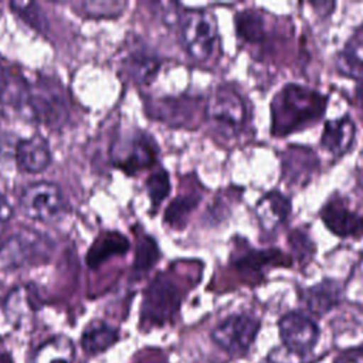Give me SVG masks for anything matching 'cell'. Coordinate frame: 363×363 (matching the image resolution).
<instances>
[{
    "label": "cell",
    "mask_w": 363,
    "mask_h": 363,
    "mask_svg": "<svg viewBox=\"0 0 363 363\" xmlns=\"http://www.w3.org/2000/svg\"><path fill=\"white\" fill-rule=\"evenodd\" d=\"M326 109V96L299 84H286L271 102V132L284 138L318 122Z\"/></svg>",
    "instance_id": "1"
},
{
    "label": "cell",
    "mask_w": 363,
    "mask_h": 363,
    "mask_svg": "<svg viewBox=\"0 0 363 363\" xmlns=\"http://www.w3.org/2000/svg\"><path fill=\"white\" fill-rule=\"evenodd\" d=\"M54 244L45 234L21 228L0 244V269L16 271L48 262Z\"/></svg>",
    "instance_id": "2"
},
{
    "label": "cell",
    "mask_w": 363,
    "mask_h": 363,
    "mask_svg": "<svg viewBox=\"0 0 363 363\" xmlns=\"http://www.w3.org/2000/svg\"><path fill=\"white\" fill-rule=\"evenodd\" d=\"M182 302L180 288L167 274H159L146 288L140 309L142 323L149 328L172 322Z\"/></svg>",
    "instance_id": "3"
},
{
    "label": "cell",
    "mask_w": 363,
    "mask_h": 363,
    "mask_svg": "<svg viewBox=\"0 0 363 363\" xmlns=\"http://www.w3.org/2000/svg\"><path fill=\"white\" fill-rule=\"evenodd\" d=\"M31 119L50 128L62 126L68 118L67 98L58 82L50 78H38L30 84Z\"/></svg>",
    "instance_id": "4"
},
{
    "label": "cell",
    "mask_w": 363,
    "mask_h": 363,
    "mask_svg": "<svg viewBox=\"0 0 363 363\" xmlns=\"http://www.w3.org/2000/svg\"><path fill=\"white\" fill-rule=\"evenodd\" d=\"M180 43L184 51L196 61L210 58L217 38V20L204 10L187 11L180 18Z\"/></svg>",
    "instance_id": "5"
},
{
    "label": "cell",
    "mask_w": 363,
    "mask_h": 363,
    "mask_svg": "<svg viewBox=\"0 0 363 363\" xmlns=\"http://www.w3.org/2000/svg\"><path fill=\"white\" fill-rule=\"evenodd\" d=\"M259 320L247 313H234L218 322L210 332L211 340L225 353L240 357L248 353L259 332Z\"/></svg>",
    "instance_id": "6"
},
{
    "label": "cell",
    "mask_w": 363,
    "mask_h": 363,
    "mask_svg": "<svg viewBox=\"0 0 363 363\" xmlns=\"http://www.w3.org/2000/svg\"><path fill=\"white\" fill-rule=\"evenodd\" d=\"M206 115L224 135H237L247 122L244 99L230 85H220L213 91L206 106Z\"/></svg>",
    "instance_id": "7"
},
{
    "label": "cell",
    "mask_w": 363,
    "mask_h": 363,
    "mask_svg": "<svg viewBox=\"0 0 363 363\" xmlns=\"http://www.w3.org/2000/svg\"><path fill=\"white\" fill-rule=\"evenodd\" d=\"M20 207L28 218L51 223L65 213L67 201L57 184L51 182H37L23 190Z\"/></svg>",
    "instance_id": "8"
},
{
    "label": "cell",
    "mask_w": 363,
    "mask_h": 363,
    "mask_svg": "<svg viewBox=\"0 0 363 363\" xmlns=\"http://www.w3.org/2000/svg\"><path fill=\"white\" fill-rule=\"evenodd\" d=\"M282 346L289 352L308 357L319 340L318 325L306 315L292 311L278 322Z\"/></svg>",
    "instance_id": "9"
},
{
    "label": "cell",
    "mask_w": 363,
    "mask_h": 363,
    "mask_svg": "<svg viewBox=\"0 0 363 363\" xmlns=\"http://www.w3.org/2000/svg\"><path fill=\"white\" fill-rule=\"evenodd\" d=\"M157 145L155 139L145 132H136L119 140L113 147V162L123 172L133 174L155 164Z\"/></svg>",
    "instance_id": "10"
},
{
    "label": "cell",
    "mask_w": 363,
    "mask_h": 363,
    "mask_svg": "<svg viewBox=\"0 0 363 363\" xmlns=\"http://www.w3.org/2000/svg\"><path fill=\"white\" fill-rule=\"evenodd\" d=\"M30 82L11 67L0 62V112L9 115H30Z\"/></svg>",
    "instance_id": "11"
},
{
    "label": "cell",
    "mask_w": 363,
    "mask_h": 363,
    "mask_svg": "<svg viewBox=\"0 0 363 363\" xmlns=\"http://www.w3.org/2000/svg\"><path fill=\"white\" fill-rule=\"evenodd\" d=\"M320 218L328 230L340 238L363 235V217L349 210L339 200L328 201L320 210Z\"/></svg>",
    "instance_id": "12"
},
{
    "label": "cell",
    "mask_w": 363,
    "mask_h": 363,
    "mask_svg": "<svg viewBox=\"0 0 363 363\" xmlns=\"http://www.w3.org/2000/svg\"><path fill=\"white\" fill-rule=\"evenodd\" d=\"M14 157L20 170L40 173L51 163L50 145L41 135H33L16 145Z\"/></svg>",
    "instance_id": "13"
},
{
    "label": "cell",
    "mask_w": 363,
    "mask_h": 363,
    "mask_svg": "<svg viewBox=\"0 0 363 363\" xmlns=\"http://www.w3.org/2000/svg\"><path fill=\"white\" fill-rule=\"evenodd\" d=\"M234 268L240 272L257 275L261 274L264 268L271 267H288L291 265V258L284 254L278 248H268V250H254L247 248L241 251L234 259L231 261Z\"/></svg>",
    "instance_id": "14"
},
{
    "label": "cell",
    "mask_w": 363,
    "mask_h": 363,
    "mask_svg": "<svg viewBox=\"0 0 363 363\" xmlns=\"http://www.w3.org/2000/svg\"><path fill=\"white\" fill-rule=\"evenodd\" d=\"M282 163L284 174L291 184H301L308 182L313 172L318 169L319 162L313 150L305 146H288Z\"/></svg>",
    "instance_id": "15"
},
{
    "label": "cell",
    "mask_w": 363,
    "mask_h": 363,
    "mask_svg": "<svg viewBox=\"0 0 363 363\" xmlns=\"http://www.w3.org/2000/svg\"><path fill=\"white\" fill-rule=\"evenodd\" d=\"M356 126L350 116L326 121L320 136V145L333 156H342L349 150L354 140Z\"/></svg>",
    "instance_id": "16"
},
{
    "label": "cell",
    "mask_w": 363,
    "mask_h": 363,
    "mask_svg": "<svg viewBox=\"0 0 363 363\" xmlns=\"http://www.w3.org/2000/svg\"><path fill=\"white\" fill-rule=\"evenodd\" d=\"M291 214V200L279 191L265 193L255 206V216L267 231L275 230Z\"/></svg>",
    "instance_id": "17"
},
{
    "label": "cell",
    "mask_w": 363,
    "mask_h": 363,
    "mask_svg": "<svg viewBox=\"0 0 363 363\" xmlns=\"http://www.w3.org/2000/svg\"><path fill=\"white\" fill-rule=\"evenodd\" d=\"M129 250V241L116 231H108L99 235L89 247L85 261L89 268H98L102 262L112 257L123 255Z\"/></svg>",
    "instance_id": "18"
},
{
    "label": "cell",
    "mask_w": 363,
    "mask_h": 363,
    "mask_svg": "<svg viewBox=\"0 0 363 363\" xmlns=\"http://www.w3.org/2000/svg\"><path fill=\"white\" fill-rule=\"evenodd\" d=\"M194 105L196 104L189 98H163L150 104V115L172 126H180L191 121Z\"/></svg>",
    "instance_id": "19"
},
{
    "label": "cell",
    "mask_w": 363,
    "mask_h": 363,
    "mask_svg": "<svg viewBox=\"0 0 363 363\" xmlns=\"http://www.w3.org/2000/svg\"><path fill=\"white\" fill-rule=\"evenodd\" d=\"M340 298V288L335 281H323L315 286H311L303 291L302 301L306 308L316 313L323 315L329 312Z\"/></svg>",
    "instance_id": "20"
},
{
    "label": "cell",
    "mask_w": 363,
    "mask_h": 363,
    "mask_svg": "<svg viewBox=\"0 0 363 363\" xmlns=\"http://www.w3.org/2000/svg\"><path fill=\"white\" fill-rule=\"evenodd\" d=\"M118 330L104 322L88 325L81 337V346L85 353L96 354L111 347L118 340Z\"/></svg>",
    "instance_id": "21"
},
{
    "label": "cell",
    "mask_w": 363,
    "mask_h": 363,
    "mask_svg": "<svg viewBox=\"0 0 363 363\" xmlns=\"http://www.w3.org/2000/svg\"><path fill=\"white\" fill-rule=\"evenodd\" d=\"M159 65V58L145 50H136L125 60V69L128 71L129 77L139 84H146L150 81L156 75Z\"/></svg>",
    "instance_id": "22"
},
{
    "label": "cell",
    "mask_w": 363,
    "mask_h": 363,
    "mask_svg": "<svg viewBox=\"0 0 363 363\" xmlns=\"http://www.w3.org/2000/svg\"><path fill=\"white\" fill-rule=\"evenodd\" d=\"M74 346L65 336H55L43 343L35 354L34 363H72Z\"/></svg>",
    "instance_id": "23"
},
{
    "label": "cell",
    "mask_w": 363,
    "mask_h": 363,
    "mask_svg": "<svg viewBox=\"0 0 363 363\" xmlns=\"http://www.w3.org/2000/svg\"><path fill=\"white\" fill-rule=\"evenodd\" d=\"M201 196L197 193H189L177 196L170 201L164 210V223L172 228H184L189 216L199 206Z\"/></svg>",
    "instance_id": "24"
},
{
    "label": "cell",
    "mask_w": 363,
    "mask_h": 363,
    "mask_svg": "<svg viewBox=\"0 0 363 363\" xmlns=\"http://www.w3.org/2000/svg\"><path fill=\"white\" fill-rule=\"evenodd\" d=\"M237 35L245 43H259L265 37L264 17L257 10H242L235 16Z\"/></svg>",
    "instance_id": "25"
},
{
    "label": "cell",
    "mask_w": 363,
    "mask_h": 363,
    "mask_svg": "<svg viewBox=\"0 0 363 363\" xmlns=\"http://www.w3.org/2000/svg\"><path fill=\"white\" fill-rule=\"evenodd\" d=\"M160 257V251L157 242L150 235H143L138 240L136 250H135V259L132 272L136 278L143 277L147 274L157 262Z\"/></svg>",
    "instance_id": "26"
},
{
    "label": "cell",
    "mask_w": 363,
    "mask_h": 363,
    "mask_svg": "<svg viewBox=\"0 0 363 363\" xmlns=\"http://www.w3.org/2000/svg\"><path fill=\"white\" fill-rule=\"evenodd\" d=\"M336 68L349 78L363 81V44H349L336 57Z\"/></svg>",
    "instance_id": "27"
},
{
    "label": "cell",
    "mask_w": 363,
    "mask_h": 363,
    "mask_svg": "<svg viewBox=\"0 0 363 363\" xmlns=\"http://www.w3.org/2000/svg\"><path fill=\"white\" fill-rule=\"evenodd\" d=\"M126 7L123 1H81L72 4V9L77 14H81L86 18H112L122 13Z\"/></svg>",
    "instance_id": "28"
},
{
    "label": "cell",
    "mask_w": 363,
    "mask_h": 363,
    "mask_svg": "<svg viewBox=\"0 0 363 363\" xmlns=\"http://www.w3.org/2000/svg\"><path fill=\"white\" fill-rule=\"evenodd\" d=\"M33 309L34 303L31 301V294L28 288H17L9 295L6 302V311L11 320L23 322L24 319H27V316L33 313Z\"/></svg>",
    "instance_id": "29"
},
{
    "label": "cell",
    "mask_w": 363,
    "mask_h": 363,
    "mask_svg": "<svg viewBox=\"0 0 363 363\" xmlns=\"http://www.w3.org/2000/svg\"><path fill=\"white\" fill-rule=\"evenodd\" d=\"M288 244L291 245L294 258L296 261H299L301 265H306L315 255L313 241L305 231H302L299 228L292 230L288 234Z\"/></svg>",
    "instance_id": "30"
},
{
    "label": "cell",
    "mask_w": 363,
    "mask_h": 363,
    "mask_svg": "<svg viewBox=\"0 0 363 363\" xmlns=\"http://www.w3.org/2000/svg\"><path fill=\"white\" fill-rule=\"evenodd\" d=\"M147 196L155 207H157L170 193V179L169 173L163 169H159L146 179Z\"/></svg>",
    "instance_id": "31"
},
{
    "label": "cell",
    "mask_w": 363,
    "mask_h": 363,
    "mask_svg": "<svg viewBox=\"0 0 363 363\" xmlns=\"http://www.w3.org/2000/svg\"><path fill=\"white\" fill-rule=\"evenodd\" d=\"M10 7L13 9V11L16 14H18L27 24H30L33 28L40 30L43 23L41 18V13L37 7V4L33 3H23V1H14L10 4Z\"/></svg>",
    "instance_id": "32"
},
{
    "label": "cell",
    "mask_w": 363,
    "mask_h": 363,
    "mask_svg": "<svg viewBox=\"0 0 363 363\" xmlns=\"http://www.w3.org/2000/svg\"><path fill=\"white\" fill-rule=\"evenodd\" d=\"M332 363H363V346L343 350Z\"/></svg>",
    "instance_id": "33"
},
{
    "label": "cell",
    "mask_w": 363,
    "mask_h": 363,
    "mask_svg": "<svg viewBox=\"0 0 363 363\" xmlns=\"http://www.w3.org/2000/svg\"><path fill=\"white\" fill-rule=\"evenodd\" d=\"M13 217V208L7 199L0 193V227L4 225Z\"/></svg>",
    "instance_id": "34"
},
{
    "label": "cell",
    "mask_w": 363,
    "mask_h": 363,
    "mask_svg": "<svg viewBox=\"0 0 363 363\" xmlns=\"http://www.w3.org/2000/svg\"><path fill=\"white\" fill-rule=\"evenodd\" d=\"M356 99H357L359 106H360L362 111H363V81H360L359 85H357V88H356Z\"/></svg>",
    "instance_id": "35"
},
{
    "label": "cell",
    "mask_w": 363,
    "mask_h": 363,
    "mask_svg": "<svg viewBox=\"0 0 363 363\" xmlns=\"http://www.w3.org/2000/svg\"><path fill=\"white\" fill-rule=\"evenodd\" d=\"M0 363H11V360H10V357L7 354L0 353Z\"/></svg>",
    "instance_id": "36"
}]
</instances>
